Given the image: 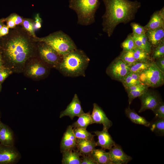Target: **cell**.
Listing matches in <instances>:
<instances>
[{
    "mask_svg": "<svg viewBox=\"0 0 164 164\" xmlns=\"http://www.w3.org/2000/svg\"><path fill=\"white\" fill-rule=\"evenodd\" d=\"M103 2L105 10L102 17V30L108 37L112 35L118 25L127 23L134 19L141 7V3L136 0H103Z\"/></svg>",
    "mask_w": 164,
    "mask_h": 164,
    "instance_id": "6da1fadb",
    "label": "cell"
},
{
    "mask_svg": "<svg viewBox=\"0 0 164 164\" xmlns=\"http://www.w3.org/2000/svg\"><path fill=\"white\" fill-rule=\"evenodd\" d=\"M90 60L82 50L76 48L63 56L58 67L65 76L84 77Z\"/></svg>",
    "mask_w": 164,
    "mask_h": 164,
    "instance_id": "7a4b0ae2",
    "label": "cell"
},
{
    "mask_svg": "<svg viewBox=\"0 0 164 164\" xmlns=\"http://www.w3.org/2000/svg\"><path fill=\"white\" fill-rule=\"evenodd\" d=\"M100 4L99 0H69V7L76 12L77 24L87 26L95 22Z\"/></svg>",
    "mask_w": 164,
    "mask_h": 164,
    "instance_id": "3957f363",
    "label": "cell"
},
{
    "mask_svg": "<svg viewBox=\"0 0 164 164\" xmlns=\"http://www.w3.org/2000/svg\"><path fill=\"white\" fill-rule=\"evenodd\" d=\"M63 56L77 48L74 42L67 34L59 31L39 40Z\"/></svg>",
    "mask_w": 164,
    "mask_h": 164,
    "instance_id": "277c9868",
    "label": "cell"
},
{
    "mask_svg": "<svg viewBox=\"0 0 164 164\" xmlns=\"http://www.w3.org/2000/svg\"><path fill=\"white\" fill-rule=\"evenodd\" d=\"M6 51L9 57L13 62L21 63L24 62L27 58L29 53V47L25 39L18 37L9 42Z\"/></svg>",
    "mask_w": 164,
    "mask_h": 164,
    "instance_id": "5b68a950",
    "label": "cell"
},
{
    "mask_svg": "<svg viewBox=\"0 0 164 164\" xmlns=\"http://www.w3.org/2000/svg\"><path fill=\"white\" fill-rule=\"evenodd\" d=\"M141 83L148 87H158L164 83V73L157 67L154 61H151L148 67L139 74Z\"/></svg>",
    "mask_w": 164,
    "mask_h": 164,
    "instance_id": "8992f818",
    "label": "cell"
},
{
    "mask_svg": "<svg viewBox=\"0 0 164 164\" xmlns=\"http://www.w3.org/2000/svg\"><path fill=\"white\" fill-rule=\"evenodd\" d=\"M130 72L129 66L118 57L112 62L106 70L107 73L111 79L121 82Z\"/></svg>",
    "mask_w": 164,
    "mask_h": 164,
    "instance_id": "52a82bcc",
    "label": "cell"
},
{
    "mask_svg": "<svg viewBox=\"0 0 164 164\" xmlns=\"http://www.w3.org/2000/svg\"><path fill=\"white\" fill-rule=\"evenodd\" d=\"M21 155L14 146L0 143V164H14L20 159Z\"/></svg>",
    "mask_w": 164,
    "mask_h": 164,
    "instance_id": "ba28073f",
    "label": "cell"
},
{
    "mask_svg": "<svg viewBox=\"0 0 164 164\" xmlns=\"http://www.w3.org/2000/svg\"><path fill=\"white\" fill-rule=\"evenodd\" d=\"M141 105L138 111L141 113L147 110H152L161 101L158 95L153 91L148 90L139 96Z\"/></svg>",
    "mask_w": 164,
    "mask_h": 164,
    "instance_id": "9c48e42d",
    "label": "cell"
},
{
    "mask_svg": "<svg viewBox=\"0 0 164 164\" xmlns=\"http://www.w3.org/2000/svg\"><path fill=\"white\" fill-rule=\"evenodd\" d=\"M84 113L78 96L77 94H75L66 108L60 113V118L68 116L72 120L75 117H78Z\"/></svg>",
    "mask_w": 164,
    "mask_h": 164,
    "instance_id": "30bf717a",
    "label": "cell"
},
{
    "mask_svg": "<svg viewBox=\"0 0 164 164\" xmlns=\"http://www.w3.org/2000/svg\"><path fill=\"white\" fill-rule=\"evenodd\" d=\"M108 152L112 164H127L132 159L123 151L121 147L115 143Z\"/></svg>",
    "mask_w": 164,
    "mask_h": 164,
    "instance_id": "8fae6325",
    "label": "cell"
},
{
    "mask_svg": "<svg viewBox=\"0 0 164 164\" xmlns=\"http://www.w3.org/2000/svg\"><path fill=\"white\" fill-rule=\"evenodd\" d=\"M40 55L49 63L58 66L63 56L60 54L50 46L45 43L39 49Z\"/></svg>",
    "mask_w": 164,
    "mask_h": 164,
    "instance_id": "7c38bea8",
    "label": "cell"
},
{
    "mask_svg": "<svg viewBox=\"0 0 164 164\" xmlns=\"http://www.w3.org/2000/svg\"><path fill=\"white\" fill-rule=\"evenodd\" d=\"M76 148V138L71 125H69L64 133L60 143L61 152L66 150H74Z\"/></svg>",
    "mask_w": 164,
    "mask_h": 164,
    "instance_id": "4fadbf2b",
    "label": "cell"
},
{
    "mask_svg": "<svg viewBox=\"0 0 164 164\" xmlns=\"http://www.w3.org/2000/svg\"><path fill=\"white\" fill-rule=\"evenodd\" d=\"M92 113L91 114L93 123L102 124L104 128L108 129L112 126V123L107 117L102 109L97 104H93Z\"/></svg>",
    "mask_w": 164,
    "mask_h": 164,
    "instance_id": "5bb4252c",
    "label": "cell"
},
{
    "mask_svg": "<svg viewBox=\"0 0 164 164\" xmlns=\"http://www.w3.org/2000/svg\"><path fill=\"white\" fill-rule=\"evenodd\" d=\"M94 132L97 137V145L101 148L109 150L115 144L107 129L103 128L101 131H96Z\"/></svg>",
    "mask_w": 164,
    "mask_h": 164,
    "instance_id": "9a60e30c",
    "label": "cell"
},
{
    "mask_svg": "<svg viewBox=\"0 0 164 164\" xmlns=\"http://www.w3.org/2000/svg\"><path fill=\"white\" fill-rule=\"evenodd\" d=\"M144 27L145 31L164 28V7L154 12L149 22Z\"/></svg>",
    "mask_w": 164,
    "mask_h": 164,
    "instance_id": "2e32d148",
    "label": "cell"
},
{
    "mask_svg": "<svg viewBox=\"0 0 164 164\" xmlns=\"http://www.w3.org/2000/svg\"><path fill=\"white\" fill-rule=\"evenodd\" d=\"M97 144L94 139L88 140L76 138V148L82 155H90L93 150L95 149Z\"/></svg>",
    "mask_w": 164,
    "mask_h": 164,
    "instance_id": "e0dca14e",
    "label": "cell"
},
{
    "mask_svg": "<svg viewBox=\"0 0 164 164\" xmlns=\"http://www.w3.org/2000/svg\"><path fill=\"white\" fill-rule=\"evenodd\" d=\"M0 143L7 146H14V133L7 125L2 123L0 129Z\"/></svg>",
    "mask_w": 164,
    "mask_h": 164,
    "instance_id": "ac0fdd59",
    "label": "cell"
},
{
    "mask_svg": "<svg viewBox=\"0 0 164 164\" xmlns=\"http://www.w3.org/2000/svg\"><path fill=\"white\" fill-rule=\"evenodd\" d=\"M62 164H80L81 154L77 150H66L62 152Z\"/></svg>",
    "mask_w": 164,
    "mask_h": 164,
    "instance_id": "d6986e66",
    "label": "cell"
},
{
    "mask_svg": "<svg viewBox=\"0 0 164 164\" xmlns=\"http://www.w3.org/2000/svg\"><path fill=\"white\" fill-rule=\"evenodd\" d=\"M145 35L151 45L156 46L164 40V28L145 31Z\"/></svg>",
    "mask_w": 164,
    "mask_h": 164,
    "instance_id": "ffe728a7",
    "label": "cell"
},
{
    "mask_svg": "<svg viewBox=\"0 0 164 164\" xmlns=\"http://www.w3.org/2000/svg\"><path fill=\"white\" fill-rule=\"evenodd\" d=\"M90 155L97 164H112L108 152L102 148L95 149L92 151Z\"/></svg>",
    "mask_w": 164,
    "mask_h": 164,
    "instance_id": "44dd1931",
    "label": "cell"
},
{
    "mask_svg": "<svg viewBox=\"0 0 164 164\" xmlns=\"http://www.w3.org/2000/svg\"><path fill=\"white\" fill-rule=\"evenodd\" d=\"M125 112L127 117L133 123L147 127L149 126L150 122L144 117L139 115L134 110L130 109L129 107L125 109Z\"/></svg>",
    "mask_w": 164,
    "mask_h": 164,
    "instance_id": "7402d4cb",
    "label": "cell"
},
{
    "mask_svg": "<svg viewBox=\"0 0 164 164\" xmlns=\"http://www.w3.org/2000/svg\"><path fill=\"white\" fill-rule=\"evenodd\" d=\"M77 120L71 125L72 127L75 128H81L86 129L90 125L93 124L90 112L85 113L80 115Z\"/></svg>",
    "mask_w": 164,
    "mask_h": 164,
    "instance_id": "603a6c76",
    "label": "cell"
},
{
    "mask_svg": "<svg viewBox=\"0 0 164 164\" xmlns=\"http://www.w3.org/2000/svg\"><path fill=\"white\" fill-rule=\"evenodd\" d=\"M125 88L142 84L139 78V74L130 72L121 82Z\"/></svg>",
    "mask_w": 164,
    "mask_h": 164,
    "instance_id": "cb8c5ba5",
    "label": "cell"
},
{
    "mask_svg": "<svg viewBox=\"0 0 164 164\" xmlns=\"http://www.w3.org/2000/svg\"><path fill=\"white\" fill-rule=\"evenodd\" d=\"M151 123L150 122L149 126L152 132L160 135L164 134V118H155Z\"/></svg>",
    "mask_w": 164,
    "mask_h": 164,
    "instance_id": "d4e9b609",
    "label": "cell"
},
{
    "mask_svg": "<svg viewBox=\"0 0 164 164\" xmlns=\"http://www.w3.org/2000/svg\"><path fill=\"white\" fill-rule=\"evenodd\" d=\"M148 87L143 84L140 87L135 90L127 92L128 97V102L129 105L135 98L139 97L148 90Z\"/></svg>",
    "mask_w": 164,
    "mask_h": 164,
    "instance_id": "484cf974",
    "label": "cell"
},
{
    "mask_svg": "<svg viewBox=\"0 0 164 164\" xmlns=\"http://www.w3.org/2000/svg\"><path fill=\"white\" fill-rule=\"evenodd\" d=\"M29 74L32 76L40 77L45 74L46 69L43 66L38 63H35L30 66L28 71Z\"/></svg>",
    "mask_w": 164,
    "mask_h": 164,
    "instance_id": "4316f807",
    "label": "cell"
},
{
    "mask_svg": "<svg viewBox=\"0 0 164 164\" xmlns=\"http://www.w3.org/2000/svg\"><path fill=\"white\" fill-rule=\"evenodd\" d=\"M151 61L145 62L137 61L129 66L130 72L140 74L150 65Z\"/></svg>",
    "mask_w": 164,
    "mask_h": 164,
    "instance_id": "83f0119b",
    "label": "cell"
},
{
    "mask_svg": "<svg viewBox=\"0 0 164 164\" xmlns=\"http://www.w3.org/2000/svg\"><path fill=\"white\" fill-rule=\"evenodd\" d=\"M74 134L76 138L91 140L94 139L95 135L92 134L86 129L75 128L73 129Z\"/></svg>",
    "mask_w": 164,
    "mask_h": 164,
    "instance_id": "f1b7e54d",
    "label": "cell"
},
{
    "mask_svg": "<svg viewBox=\"0 0 164 164\" xmlns=\"http://www.w3.org/2000/svg\"><path fill=\"white\" fill-rule=\"evenodd\" d=\"M134 57L138 61L150 62L149 53L136 47L133 50Z\"/></svg>",
    "mask_w": 164,
    "mask_h": 164,
    "instance_id": "f546056e",
    "label": "cell"
},
{
    "mask_svg": "<svg viewBox=\"0 0 164 164\" xmlns=\"http://www.w3.org/2000/svg\"><path fill=\"white\" fill-rule=\"evenodd\" d=\"M133 50L128 51H122L118 56L128 66L131 65L137 61L134 57Z\"/></svg>",
    "mask_w": 164,
    "mask_h": 164,
    "instance_id": "4dcf8cb0",
    "label": "cell"
},
{
    "mask_svg": "<svg viewBox=\"0 0 164 164\" xmlns=\"http://www.w3.org/2000/svg\"><path fill=\"white\" fill-rule=\"evenodd\" d=\"M121 46L123 51H132L137 47L131 34L128 36L121 43Z\"/></svg>",
    "mask_w": 164,
    "mask_h": 164,
    "instance_id": "1f68e13d",
    "label": "cell"
},
{
    "mask_svg": "<svg viewBox=\"0 0 164 164\" xmlns=\"http://www.w3.org/2000/svg\"><path fill=\"white\" fill-rule=\"evenodd\" d=\"M163 56H164V40L156 46L152 55V58L155 60Z\"/></svg>",
    "mask_w": 164,
    "mask_h": 164,
    "instance_id": "d6a6232c",
    "label": "cell"
},
{
    "mask_svg": "<svg viewBox=\"0 0 164 164\" xmlns=\"http://www.w3.org/2000/svg\"><path fill=\"white\" fill-rule=\"evenodd\" d=\"M131 26L132 30V35L139 36L145 34L144 26L139 24L133 22L131 23Z\"/></svg>",
    "mask_w": 164,
    "mask_h": 164,
    "instance_id": "836d02e7",
    "label": "cell"
},
{
    "mask_svg": "<svg viewBox=\"0 0 164 164\" xmlns=\"http://www.w3.org/2000/svg\"><path fill=\"white\" fill-rule=\"evenodd\" d=\"M155 118H164V103L161 101L152 110Z\"/></svg>",
    "mask_w": 164,
    "mask_h": 164,
    "instance_id": "e575fe53",
    "label": "cell"
},
{
    "mask_svg": "<svg viewBox=\"0 0 164 164\" xmlns=\"http://www.w3.org/2000/svg\"><path fill=\"white\" fill-rule=\"evenodd\" d=\"M142 50L149 53L151 51L152 45L149 42L145 34L140 36Z\"/></svg>",
    "mask_w": 164,
    "mask_h": 164,
    "instance_id": "d590c367",
    "label": "cell"
},
{
    "mask_svg": "<svg viewBox=\"0 0 164 164\" xmlns=\"http://www.w3.org/2000/svg\"><path fill=\"white\" fill-rule=\"evenodd\" d=\"M25 29L28 31L33 36H35L34 28L32 23L28 20H25L22 22Z\"/></svg>",
    "mask_w": 164,
    "mask_h": 164,
    "instance_id": "8d00e7d4",
    "label": "cell"
},
{
    "mask_svg": "<svg viewBox=\"0 0 164 164\" xmlns=\"http://www.w3.org/2000/svg\"><path fill=\"white\" fill-rule=\"evenodd\" d=\"M80 164H97L94 161L90 155H82Z\"/></svg>",
    "mask_w": 164,
    "mask_h": 164,
    "instance_id": "74e56055",
    "label": "cell"
},
{
    "mask_svg": "<svg viewBox=\"0 0 164 164\" xmlns=\"http://www.w3.org/2000/svg\"><path fill=\"white\" fill-rule=\"evenodd\" d=\"M155 65L159 69L164 73V56L155 59Z\"/></svg>",
    "mask_w": 164,
    "mask_h": 164,
    "instance_id": "f35d334b",
    "label": "cell"
},
{
    "mask_svg": "<svg viewBox=\"0 0 164 164\" xmlns=\"http://www.w3.org/2000/svg\"><path fill=\"white\" fill-rule=\"evenodd\" d=\"M9 18L14 21L15 25L21 24L23 22V20L22 18L16 15H13Z\"/></svg>",
    "mask_w": 164,
    "mask_h": 164,
    "instance_id": "ab89813d",
    "label": "cell"
},
{
    "mask_svg": "<svg viewBox=\"0 0 164 164\" xmlns=\"http://www.w3.org/2000/svg\"><path fill=\"white\" fill-rule=\"evenodd\" d=\"M41 19L39 17V14H37L35 17L36 24L35 27L36 29H39L41 27Z\"/></svg>",
    "mask_w": 164,
    "mask_h": 164,
    "instance_id": "60d3db41",
    "label": "cell"
},
{
    "mask_svg": "<svg viewBox=\"0 0 164 164\" xmlns=\"http://www.w3.org/2000/svg\"><path fill=\"white\" fill-rule=\"evenodd\" d=\"M9 27L5 26H2L0 30V36H4L8 33Z\"/></svg>",
    "mask_w": 164,
    "mask_h": 164,
    "instance_id": "b9f144b4",
    "label": "cell"
},
{
    "mask_svg": "<svg viewBox=\"0 0 164 164\" xmlns=\"http://www.w3.org/2000/svg\"><path fill=\"white\" fill-rule=\"evenodd\" d=\"M8 75V73L5 71L0 72V82L4 80Z\"/></svg>",
    "mask_w": 164,
    "mask_h": 164,
    "instance_id": "7bdbcfd3",
    "label": "cell"
},
{
    "mask_svg": "<svg viewBox=\"0 0 164 164\" xmlns=\"http://www.w3.org/2000/svg\"><path fill=\"white\" fill-rule=\"evenodd\" d=\"M7 26L9 28H12L15 26V24L14 21L10 18H9L7 22Z\"/></svg>",
    "mask_w": 164,
    "mask_h": 164,
    "instance_id": "ee69618b",
    "label": "cell"
},
{
    "mask_svg": "<svg viewBox=\"0 0 164 164\" xmlns=\"http://www.w3.org/2000/svg\"><path fill=\"white\" fill-rule=\"evenodd\" d=\"M2 25L0 23V30L2 28Z\"/></svg>",
    "mask_w": 164,
    "mask_h": 164,
    "instance_id": "f6af8a7d",
    "label": "cell"
},
{
    "mask_svg": "<svg viewBox=\"0 0 164 164\" xmlns=\"http://www.w3.org/2000/svg\"><path fill=\"white\" fill-rule=\"evenodd\" d=\"M2 123L0 121V129L2 125Z\"/></svg>",
    "mask_w": 164,
    "mask_h": 164,
    "instance_id": "bcb514c9",
    "label": "cell"
},
{
    "mask_svg": "<svg viewBox=\"0 0 164 164\" xmlns=\"http://www.w3.org/2000/svg\"><path fill=\"white\" fill-rule=\"evenodd\" d=\"M1 56H0V63H1Z\"/></svg>",
    "mask_w": 164,
    "mask_h": 164,
    "instance_id": "7dc6e473",
    "label": "cell"
}]
</instances>
